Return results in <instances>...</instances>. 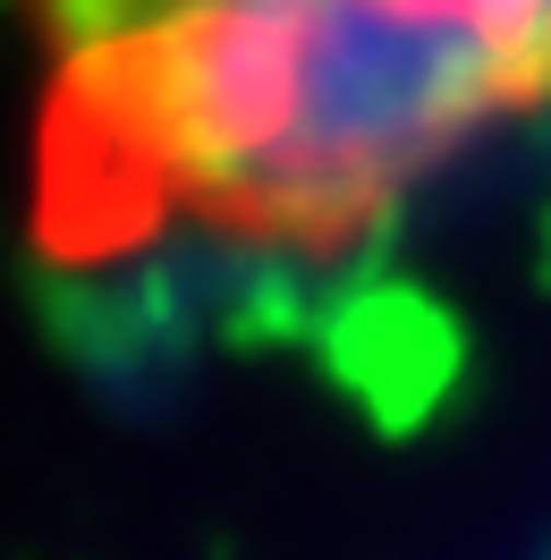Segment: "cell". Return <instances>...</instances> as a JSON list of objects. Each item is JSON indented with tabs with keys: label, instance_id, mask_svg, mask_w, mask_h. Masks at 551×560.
<instances>
[{
	"label": "cell",
	"instance_id": "1",
	"mask_svg": "<svg viewBox=\"0 0 551 560\" xmlns=\"http://www.w3.org/2000/svg\"><path fill=\"white\" fill-rule=\"evenodd\" d=\"M69 128L238 238H348L551 110V0H35Z\"/></svg>",
	"mask_w": 551,
	"mask_h": 560
}]
</instances>
